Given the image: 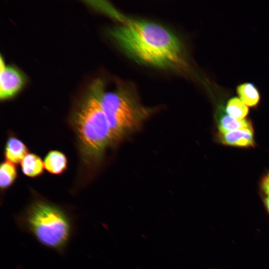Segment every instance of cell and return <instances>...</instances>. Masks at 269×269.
I'll return each mask as SVG.
<instances>
[{
	"instance_id": "9a60e30c",
	"label": "cell",
	"mask_w": 269,
	"mask_h": 269,
	"mask_svg": "<svg viewBox=\"0 0 269 269\" xmlns=\"http://www.w3.org/2000/svg\"><path fill=\"white\" fill-rule=\"evenodd\" d=\"M265 203L269 212V195H267L265 199Z\"/></svg>"
},
{
	"instance_id": "5bb4252c",
	"label": "cell",
	"mask_w": 269,
	"mask_h": 269,
	"mask_svg": "<svg viewBox=\"0 0 269 269\" xmlns=\"http://www.w3.org/2000/svg\"><path fill=\"white\" fill-rule=\"evenodd\" d=\"M261 185L264 192L269 195V173L263 177Z\"/></svg>"
},
{
	"instance_id": "52a82bcc",
	"label": "cell",
	"mask_w": 269,
	"mask_h": 269,
	"mask_svg": "<svg viewBox=\"0 0 269 269\" xmlns=\"http://www.w3.org/2000/svg\"><path fill=\"white\" fill-rule=\"evenodd\" d=\"M28 152L27 146L16 137L11 136L7 139L4 151L6 161L14 164L21 163Z\"/></svg>"
},
{
	"instance_id": "3957f363",
	"label": "cell",
	"mask_w": 269,
	"mask_h": 269,
	"mask_svg": "<svg viewBox=\"0 0 269 269\" xmlns=\"http://www.w3.org/2000/svg\"><path fill=\"white\" fill-rule=\"evenodd\" d=\"M16 221L21 230L45 247L59 253L64 251L74 231L71 216L61 207L43 199L33 201Z\"/></svg>"
},
{
	"instance_id": "8992f818",
	"label": "cell",
	"mask_w": 269,
	"mask_h": 269,
	"mask_svg": "<svg viewBox=\"0 0 269 269\" xmlns=\"http://www.w3.org/2000/svg\"><path fill=\"white\" fill-rule=\"evenodd\" d=\"M219 137L223 144L238 147L254 145L253 130L241 129L225 133H219Z\"/></svg>"
},
{
	"instance_id": "7c38bea8",
	"label": "cell",
	"mask_w": 269,
	"mask_h": 269,
	"mask_svg": "<svg viewBox=\"0 0 269 269\" xmlns=\"http://www.w3.org/2000/svg\"><path fill=\"white\" fill-rule=\"evenodd\" d=\"M17 176V170L14 164L6 160L2 162L0 167L1 189L4 190L10 187L15 181Z\"/></svg>"
},
{
	"instance_id": "ba28073f",
	"label": "cell",
	"mask_w": 269,
	"mask_h": 269,
	"mask_svg": "<svg viewBox=\"0 0 269 269\" xmlns=\"http://www.w3.org/2000/svg\"><path fill=\"white\" fill-rule=\"evenodd\" d=\"M44 168L51 174L59 175L67 168L68 160L66 155L58 150L48 152L44 160Z\"/></svg>"
},
{
	"instance_id": "30bf717a",
	"label": "cell",
	"mask_w": 269,
	"mask_h": 269,
	"mask_svg": "<svg viewBox=\"0 0 269 269\" xmlns=\"http://www.w3.org/2000/svg\"><path fill=\"white\" fill-rule=\"evenodd\" d=\"M219 131L225 133L241 129H253L251 123L245 119H238L229 115L223 116L218 125Z\"/></svg>"
},
{
	"instance_id": "6da1fadb",
	"label": "cell",
	"mask_w": 269,
	"mask_h": 269,
	"mask_svg": "<svg viewBox=\"0 0 269 269\" xmlns=\"http://www.w3.org/2000/svg\"><path fill=\"white\" fill-rule=\"evenodd\" d=\"M110 34L127 54L140 63L163 69H187L180 40L160 24L128 19L113 28Z\"/></svg>"
},
{
	"instance_id": "7a4b0ae2",
	"label": "cell",
	"mask_w": 269,
	"mask_h": 269,
	"mask_svg": "<svg viewBox=\"0 0 269 269\" xmlns=\"http://www.w3.org/2000/svg\"><path fill=\"white\" fill-rule=\"evenodd\" d=\"M99 80L91 84L72 118L81 154L89 163L99 162L108 148L116 143L100 104Z\"/></svg>"
},
{
	"instance_id": "5b68a950",
	"label": "cell",
	"mask_w": 269,
	"mask_h": 269,
	"mask_svg": "<svg viewBox=\"0 0 269 269\" xmlns=\"http://www.w3.org/2000/svg\"><path fill=\"white\" fill-rule=\"evenodd\" d=\"M0 71V98L1 100H5L13 97L21 90L25 79L18 69L6 66L1 56Z\"/></svg>"
},
{
	"instance_id": "277c9868",
	"label": "cell",
	"mask_w": 269,
	"mask_h": 269,
	"mask_svg": "<svg viewBox=\"0 0 269 269\" xmlns=\"http://www.w3.org/2000/svg\"><path fill=\"white\" fill-rule=\"evenodd\" d=\"M99 97L116 143L138 130L154 111L124 86L107 91L100 80Z\"/></svg>"
},
{
	"instance_id": "9c48e42d",
	"label": "cell",
	"mask_w": 269,
	"mask_h": 269,
	"mask_svg": "<svg viewBox=\"0 0 269 269\" xmlns=\"http://www.w3.org/2000/svg\"><path fill=\"white\" fill-rule=\"evenodd\" d=\"M23 173L29 177H36L41 175L44 168V161L34 153H28L21 163Z\"/></svg>"
},
{
	"instance_id": "4fadbf2b",
	"label": "cell",
	"mask_w": 269,
	"mask_h": 269,
	"mask_svg": "<svg viewBox=\"0 0 269 269\" xmlns=\"http://www.w3.org/2000/svg\"><path fill=\"white\" fill-rule=\"evenodd\" d=\"M226 111L229 116L238 119H244L249 112L246 105L240 99L237 97L229 100Z\"/></svg>"
},
{
	"instance_id": "8fae6325",
	"label": "cell",
	"mask_w": 269,
	"mask_h": 269,
	"mask_svg": "<svg viewBox=\"0 0 269 269\" xmlns=\"http://www.w3.org/2000/svg\"><path fill=\"white\" fill-rule=\"evenodd\" d=\"M240 99L250 107H255L260 100V94L257 88L251 83H244L237 87Z\"/></svg>"
}]
</instances>
